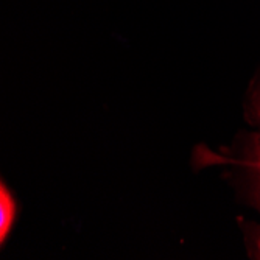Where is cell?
Listing matches in <instances>:
<instances>
[{
  "label": "cell",
  "instance_id": "6da1fadb",
  "mask_svg": "<svg viewBox=\"0 0 260 260\" xmlns=\"http://www.w3.org/2000/svg\"><path fill=\"white\" fill-rule=\"evenodd\" d=\"M14 215H16L14 200L8 192L7 185L2 184V187H0V242L2 243H5L7 240V235L14 221Z\"/></svg>",
  "mask_w": 260,
  "mask_h": 260
}]
</instances>
